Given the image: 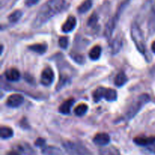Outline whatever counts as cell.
Returning <instances> with one entry per match:
<instances>
[{"instance_id": "obj_1", "label": "cell", "mask_w": 155, "mask_h": 155, "mask_svg": "<svg viewBox=\"0 0 155 155\" xmlns=\"http://www.w3.org/2000/svg\"><path fill=\"white\" fill-rule=\"evenodd\" d=\"M69 7L65 0H48L40 7L33 21V27L39 28L55 15L64 12Z\"/></svg>"}, {"instance_id": "obj_2", "label": "cell", "mask_w": 155, "mask_h": 155, "mask_svg": "<svg viewBox=\"0 0 155 155\" xmlns=\"http://www.w3.org/2000/svg\"><path fill=\"white\" fill-rule=\"evenodd\" d=\"M150 99L151 98L148 94H142V95H139L136 100H134L131 103V104L129 106L128 109L126 110L122 117L120 118L118 121L122 122V121H128L131 120L132 118H133L137 114L138 112L142 109V107L145 104H146L148 101H150Z\"/></svg>"}, {"instance_id": "obj_3", "label": "cell", "mask_w": 155, "mask_h": 155, "mask_svg": "<svg viewBox=\"0 0 155 155\" xmlns=\"http://www.w3.org/2000/svg\"><path fill=\"white\" fill-rule=\"evenodd\" d=\"M131 37L137 49L142 54L147 58L148 51L146 48V44L145 42L143 33L139 26L136 23H133L131 27Z\"/></svg>"}, {"instance_id": "obj_4", "label": "cell", "mask_w": 155, "mask_h": 155, "mask_svg": "<svg viewBox=\"0 0 155 155\" xmlns=\"http://www.w3.org/2000/svg\"><path fill=\"white\" fill-rule=\"evenodd\" d=\"M92 97L95 102H98L102 98L107 101H114L117 100V93L113 89H107L104 87H99L95 89L92 93Z\"/></svg>"}, {"instance_id": "obj_5", "label": "cell", "mask_w": 155, "mask_h": 155, "mask_svg": "<svg viewBox=\"0 0 155 155\" xmlns=\"http://www.w3.org/2000/svg\"><path fill=\"white\" fill-rule=\"evenodd\" d=\"M62 145L69 155H92L86 147L78 142L66 141Z\"/></svg>"}, {"instance_id": "obj_6", "label": "cell", "mask_w": 155, "mask_h": 155, "mask_svg": "<svg viewBox=\"0 0 155 155\" xmlns=\"http://www.w3.org/2000/svg\"><path fill=\"white\" fill-rule=\"evenodd\" d=\"M130 2V0H124V1L121 2V4L120 5L119 7H118L115 15L112 17L111 19L109 20V21L107 22V24L106 25L105 32H104L107 37H110V36H111L112 33H113L115 27H116L118 21H119V18L120 17L121 14L124 12L125 8L128 5Z\"/></svg>"}, {"instance_id": "obj_7", "label": "cell", "mask_w": 155, "mask_h": 155, "mask_svg": "<svg viewBox=\"0 0 155 155\" xmlns=\"http://www.w3.org/2000/svg\"><path fill=\"white\" fill-rule=\"evenodd\" d=\"M54 78V74L52 69L46 68L42 71L41 74V83L45 86H48L53 83Z\"/></svg>"}, {"instance_id": "obj_8", "label": "cell", "mask_w": 155, "mask_h": 155, "mask_svg": "<svg viewBox=\"0 0 155 155\" xmlns=\"http://www.w3.org/2000/svg\"><path fill=\"white\" fill-rule=\"evenodd\" d=\"M24 97L19 94H13L11 95L6 101V104L10 107H18L24 103Z\"/></svg>"}, {"instance_id": "obj_9", "label": "cell", "mask_w": 155, "mask_h": 155, "mask_svg": "<svg viewBox=\"0 0 155 155\" xmlns=\"http://www.w3.org/2000/svg\"><path fill=\"white\" fill-rule=\"evenodd\" d=\"M135 143L140 146H146V145H152L155 143V136H137L133 139Z\"/></svg>"}, {"instance_id": "obj_10", "label": "cell", "mask_w": 155, "mask_h": 155, "mask_svg": "<svg viewBox=\"0 0 155 155\" xmlns=\"http://www.w3.org/2000/svg\"><path fill=\"white\" fill-rule=\"evenodd\" d=\"M76 25H77V19H76V18L74 16H72V15H70L68 19L66 20V21L62 25L61 30L64 33H70L72 30H74Z\"/></svg>"}, {"instance_id": "obj_11", "label": "cell", "mask_w": 155, "mask_h": 155, "mask_svg": "<svg viewBox=\"0 0 155 155\" xmlns=\"http://www.w3.org/2000/svg\"><path fill=\"white\" fill-rule=\"evenodd\" d=\"M110 136L107 133H98L95 136L93 139V142L95 145H100V146H104L107 145L110 142Z\"/></svg>"}, {"instance_id": "obj_12", "label": "cell", "mask_w": 155, "mask_h": 155, "mask_svg": "<svg viewBox=\"0 0 155 155\" xmlns=\"http://www.w3.org/2000/svg\"><path fill=\"white\" fill-rule=\"evenodd\" d=\"M5 78L8 80L12 82L18 81L21 77V74H20L19 71L17 70L16 68H10V69L7 70L5 73Z\"/></svg>"}, {"instance_id": "obj_13", "label": "cell", "mask_w": 155, "mask_h": 155, "mask_svg": "<svg viewBox=\"0 0 155 155\" xmlns=\"http://www.w3.org/2000/svg\"><path fill=\"white\" fill-rule=\"evenodd\" d=\"M74 104V98H69V99L66 100L64 101L59 107V112L63 114H69L71 113V110L72 106Z\"/></svg>"}, {"instance_id": "obj_14", "label": "cell", "mask_w": 155, "mask_h": 155, "mask_svg": "<svg viewBox=\"0 0 155 155\" xmlns=\"http://www.w3.org/2000/svg\"><path fill=\"white\" fill-rule=\"evenodd\" d=\"M92 4H93L92 0H84L77 8V11L80 14L86 13L90 10L91 8L92 7Z\"/></svg>"}, {"instance_id": "obj_15", "label": "cell", "mask_w": 155, "mask_h": 155, "mask_svg": "<svg viewBox=\"0 0 155 155\" xmlns=\"http://www.w3.org/2000/svg\"><path fill=\"white\" fill-rule=\"evenodd\" d=\"M148 30L149 34L155 33V9L151 11L148 21Z\"/></svg>"}, {"instance_id": "obj_16", "label": "cell", "mask_w": 155, "mask_h": 155, "mask_svg": "<svg viewBox=\"0 0 155 155\" xmlns=\"http://www.w3.org/2000/svg\"><path fill=\"white\" fill-rule=\"evenodd\" d=\"M42 152L45 155H63V153L59 148L53 146L44 147L42 149Z\"/></svg>"}, {"instance_id": "obj_17", "label": "cell", "mask_w": 155, "mask_h": 155, "mask_svg": "<svg viewBox=\"0 0 155 155\" xmlns=\"http://www.w3.org/2000/svg\"><path fill=\"white\" fill-rule=\"evenodd\" d=\"M47 45L46 44H33V45L29 46V49L34 52L38 53V54H44L47 50Z\"/></svg>"}, {"instance_id": "obj_18", "label": "cell", "mask_w": 155, "mask_h": 155, "mask_svg": "<svg viewBox=\"0 0 155 155\" xmlns=\"http://www.w3.org/2000/svg\"><path fill=\"white\" fill-rule=\"evenodd\" d=\"M127 80H128V79H127V75L124 72H120L115 77L114 83L117 86L120 87L127 83Z\"/></svg>"}, {"instance_id": "obj_19", "label": "cell", "mask_w": 155, "mask_h": 155, "mask_svg": "<svg viewBox=\"0 0 155 155\" xmlns=\"http://www.w3.org/2000/svg\"><path fill=\"white\" fill-rule=\"evenodd\" d=\"M101 54V48L100 45H95L89 51V56L92 60H98Z\"/></svg>"}, {"instance_id": "obj_20", "label": "cell", "mask_w": 155, "mask_h": 155, "mask_svg": "<svg viewBox=\"0 0 155 155\" xmlns=\"http://www.w3.org/2000/svg\"><path fill=\"white\" fill-rule=\"evenodd\" d=\"M23 15V12L21 10H15L12 13H11L10 15L8 17V19L9 22L12 23V24H15L17 23L20 19L21 18Z\"/></svg>"}, {"instance_id": "obj_21", "label": "cell", "mask_w": 155, "mask_h": 155, "mask_svg": "<svg viewBox=\"0 0 155 155\" xmlns=\"http://www.w3.org/2000/svg\"><path fill=\"white\" fill-rule=\"evenodd\" d=\"M100 155H121L117 149L114 147H107L100 149Z\"/></svg>"}, {"instance_id": "obj_22", "label": "cell", "mask_w": 155, "mask_h": 155, "mask_svg": "<svg viewBox=\"0 0 155 155\" xmlns=\"http://www.w3.org/2000/svg\"><path fill=\"white\" fill-rule=\"evenodd\" d=\"M14 135L13 130L7 127H2L0 129V136L2 139H7L12 137Z\"/></svg>"}, {"instance_id": "obj_23", "label": "cell", "mask_w": 155, "mask_h": 155, "mask_svg": "<svg viewBox=\"0 0 155 155\" xmlns=\"http://www.w3.org/2000/svg\"><path fill=\"white\" fill-rule=\"evenodd\" d=\"M88 105L86 104H80L74 109V114L77 116L82 117L87 112Z\"/></svg>"}, {"instance_id": "obj_24", "label": "cell", "mask_w": 155, "mask_h": 155, "mask_svg": "<svg viewBox=\"0 0 155 155\" xmlns=\"http://www.w3.org/2000/svg\"><path fill=\"white\" fill-rule=\"evenodd\" d=\"M98 16L95 12L92 14L89 18L88 19L87 21V25L89 27H96L97 24H98Z\"/></svg>"}, {"instance_id": "obj_25", "label": "cell", "mask_w": 155, "mask_h": 155, "mask_svg": "<svg viewBox=\"0 0 155 155\" xmlns=\"http://www.w3.org/2000/svg\"><path fill=\"white\" fill-rule=\"evenodd\" d=\"M122 45V41L120 39H116L114 40V42L111 44V50L113 53H117L120 50Z\"/></svg>"}, {"instance_id": "obj_26", "label": "cell", "mask_w": 155, "mask_h": 155, "mask_svg": "<svg viewBox=\"0 0 155 155\" xmlns=\"http://www.w3.org/2000/svg\"><path fill=\"white\" fill-rule=\"evenodd\" d=\"M70 55H71V57L72 58L77 62V63L80 64L84 63L85 58L82 54H78V53H75V52H71Z\"/></svg>"}, {"instance_id": "obj_27", "label": "cell", "mask_w": 155, "mask_h": 155, "mask_svg": "<svg viewBox=\"0 0 155 155\" xmlns=\"http://www.w3.org/2000/svg\"><path fill=\"white\" fill-rule=\"evenodd\" d=\"M68 44H69V42H68V38L67 36H61L58 39V45L61 48H68Z\"/></svg>"}, {"instance_id": "obj_28", "label": "cell", "mask_w": 155, "mask_h": 155, "mask_svg": "<svg viewBox=\"0 0 155 155\" xmlns=\"http://www.w3.org/2000/svg\"><path fill=\"white\" fill-rule=\"evenodd\" d=\"M24 151V148H22V147H18L17 149L12 150L9 152H8L7 155H21Z\"/></svg>"}, {"instance_id": "obj_29", "label": "cell", "mask_w": 155, "mask_h": 155, "mask_svg": "<svg viewBox=\"0 0 155 155\" xmlns=\"http://www.w3.org/2000/svg\"><path fill=\"white\" fill-rule=\"evenodd\" d=\"M45 145V139H42V138H39V139H36V141L35 142V145L37 147H41V148H44Z\"/></svg>"}, {"instance_id": "obj_30", "label": "cell", "mask_w": 155, "mask_h": 155, "mask_svg": "<svg viewBox=\"0 0 155 155\" xmlns=\"http://www.w3.org/2000/svg\"><path fill=\"white\" fill-rule=\"evenodd\" d=\"M39 2V0H24V4L27 7H31L35 5Z\"/></svg>"}, {"instance_id": "obj_31", "label": "cell", "mask_w": 155, "mask_h": 155, "mask_svg": "<svg viewBox=\"0 0 155 155\" xmlns=\"http://www.w3.org/2000/svg\"><path fill=\"white\" fill-rule=\"evenodd\" d=\"M151 49H152V51L155 54V41L152 43L151 45Z\"/></svg>"}]
</instances>
